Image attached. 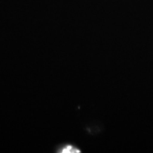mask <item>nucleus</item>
<instances>
[{
    "label": "nucleus",
    "instance_id": "nucleus-1",
    "mask_svg": "<svg viewBox=\"0 0 153 153\" xmlns=\"http://www.w3.org/2000/svg\"><path fill=\"white\" fill-rule=\"evenodd\" d=\"M61 152H66V153H74V152H79V150L77 148H74L71 145H65L61 149Z\"/></svg>",
    "mask_w": 153,
    "mask_h": 153
}]
</instances>
